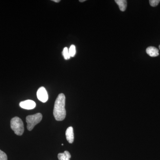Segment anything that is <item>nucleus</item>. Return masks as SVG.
I'll return each instance as SVG.
<instances>
[{"mask_svg":"<svg viewBox=\"0 0 160 160\" xmlns=\"http://www.w3.org/2000/svg\"><path fill=\"white\" fill-rule=\"evenodd\" d=\"M160 2V0H150L149 1L150 6L152 7H155L158 5Z\"/></svg>","mask_w":160,"mask_h":160,"instance_id":"13","label":"nucleus"},{"mask_svg":"<svg viewBox=\"0 0 160 160\" xmlns=\"http://www.w3.org/2000/svg\"><path fill=\"white\" fill-rule=\"evenodd\" d=\"M10 126L16 134L18 136L23 134L24 131V124L20 118L18 117L12 118L10 122Z\"/></svg>","mask_w":160,"mask_h":160,"instance_id":"2","label":"nucleus"},{"mask_svg":"<svg viewBox=\"0 0 160 160\" xmlns=\"http://www.w3.org/2000/svg\"><path fill=\"white\" fill-rule=\"evenodd\" d=\"M62 54L65 59L68 60L70 58V56L69 53V49H68L67 47H65L64 48L62 52Z\"/></svg>","mask_w":160,"mask_h":160,"instance_id":"10","label":"nucleus"},{"mask_svg":"<svg viewBox=\"0 0 160 160\" xmlns=\"http://www.w3.org/2000/svg\"><path fill=\"white\" fill-rule=\"evenodd\" d=\"M146 53L151 57H156L159 55V50L153 46H149L146 49Z\"/></svg>","mask_w":160,"mask_h":160,"instance_id":"7","label":"nucleus"},{"mask_svg":"<svg viewBox=\"0 0 160 160\" xmlns=\"http://www.w3.org/2000/svg\"><path fill=\"white\" fill-rule=\"evenodd\" d=\"M38 98L42 102H46L48 99V95L47 91L44 87H40L37 91Z\"/></svg>","mask_w":160,"mask_h":160,"instance_id":"4","label":"nucleus"},{"mask_svg":"<svg viewBox=\"0 0 160 160\" xmlns=\"http://www.w3.org/2000/svg\"><path fill=\"white\" fill-rule=\"evenodd\" d=\"M53 2H60V0H53Z\"/></svg>","mask_w":160,"mask_h":160,"instance_id":"14","label":"nucleus"},{"mask_svg":"<svg viewBox=\"0 0 160 160\" xmlns=\"http://www.w3.org/2000/svg\"><path fill=\"white\" fill-rule=\"evenodd\" d=\"M36 104L34 101L31 100H27L22 101L20 103L21 108L26 109H32L35 108Z\"/></svg>","mask_w":160,"mask_h":160,"instance_id":"5","label":"nucleus"},{"mask_svg":"<svg viewBox=\"0 0 160 160\" xmlns=\"http://www.w3.org/2000/svg\"><path fill=\"white\" fill-rule=\"evenodd\" d=\"M66 97L63 93H60L58 95L54 103L53 109V115L55 119L58 121H62L65 119L66 117V110L65 109Z\"/></svg>","mask_w":160,"mask_h":160,"instance_id":"1","label":"nucleus"},{"mask_svg":"<svg viewBox=\"0 0 160 160\" xmlns=\"http://www.w3.org/2000/svg\"><path fill=\"white\" fill-rule=\"evenodd\" d=\"M58 157L59 160H70L71 156L69 152L65 151L63 153H59Z\"/></svg>","mask_w":160,"mask_h":160,"instance_id":"9","label":"nucleus"},{"mask_svg":"<svg viewBox=\"0 0 160 160\" xmlns=\"http://www.w3.org/2000/svg\"><path fill=\"white\" fill-rule=\"evenodd\" d=\"M115 2L118 6L120 10L121 11H126L127 6V1L126 0H115Z\"/></svg>","mask_w":160,"mask_h":160,"instance_id":"8","label":"nucleus"},{"mask_svg":"<svg viewBox=\"0 0 160 160\" xmlns=\"http://www.w3.org/2000/svg\"><path fill=\"white\" fill-rule=\"evenodd\" d=\"M159 49H160V45H159Z\"/></svg>","mask_w":160,"mask_h":160,"instance_id":"16","label":"nucleus"},{"mask_svg":"<svg viewBox=\"0 0 160 160\" xmlns=\"http://www.w3.org/2000/svg\"><path fill=\"white\" fill-rule=\"evenodd\" d=\"M69 55L70 57H73L76 54V48L74 45H71L69 49Z\"/></svg>","mask_w":160,"mask_h":160,"instance_id":"11","label":"nucleus"},{"mask_svg":"<svg viewBox=\"0 0 160 160\" xmlns=\"http://www.w3.org/2000/svg\"><path fill=\"white\" fill-rule=\"evenodd\" d=\"M0 160H8L7 155L0 149Z\"/></svg>","mask_w":160,"mask_h":160,"instance_id":"12","label":"nucleus"},{"mask_svg":"<svg viewBox=\"0 0 160 160\" xmlns=\"http://www.w3.org/2000/svg\"><path fill=\"white\" fill-rule=\"evenodd\" d=\"M42 119V115L41 113L29 115L26 117V122L27 128L29 131H31L36 125L40 122Z\"/></svg>","mask_w":160,"mask_h":160,"instance_id":"3","label":"nucleus"},{"mask_svg":"<svg viewBox=\"0 0 160 160\" xmlns=\"http://www.w3.org/2000/svg\"><path fill=\"white\" fill-rule=\"evenodd\" d=\"M85 1H86V0H80L79 2H85Z\"/></svg>","mask_w":160,"mask_h":160,"instance_id":"15","label":"nucleus"},{"mask_svg":"<svg viewBox=\"0 0 160 160\" xmlns=\"http://www.w3.org/2000/svg\"><path fill=\"white\" fill-rule=\"evenodd\" d=\"M66 140L69 143H73L74 141V132L72 126H70L66 129Z\"/></svg>","mask_w":160,"mask_h":160,"instance_id":"6","label":"nucleus"}]
</instances>
